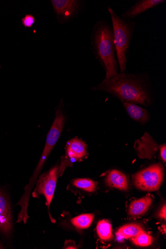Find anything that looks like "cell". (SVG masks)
I'll list each match as a JSON object with an SVG mask.
<instances>
[{
    "instance_id": "cell-19",
    "label": "cell",
    "mask_w": 166,
    "mask_h": 249,
    "mask_svg": "<svg viewBox=\"0 0 166 249\" xmlns=\"http://www.w3.org/2000/svg\"><path fill=\"white\" fill-rule=\"evenodd\" d=\"M132 242L137 246L146 247L150 245L153 241L151 236L142 231L132 239Z\"/></svg>"
},
{
    "instance_id": "cell-14",
    "label": "cell",
    "mask_w": 166,
    "mask_h": 249,
    "mask_svg": "<svg viewBox=\"0 0 166 249\" xmlns=\"http://www.w3.org/2000/svg\"><path fill=\"white\" fill-rule=\"evenodd\" d=\"M152 203V198L149 196L135 200L130 203L129 214L132 216L143 215L149 210Z\"/></svg>"
},
{
    "instance_id": "cell-18",
    "label": "cell",
    "mask_w": 166,
    "mask_h": 249,
    "mask_svg": "<svg viewBox=\"0 0 166 249\" xmlns=\"http://www.w3.org/2000/svg\"><path fill=\"white\" fill-rule=\"evenodd\" d=\"M73 185L77 188L90 193H92L96 189V183L89 178L76 179L74 180Z\"/></svg>"
},
{
    "instance_id": "cell-15",
    "label": "cell",
    "mask_w": 166,
    "mask_h": 249,
    "mask_svg": "<svg viewBox=\"0 0 166 249\" xmlns=\"http://www.w3.org/2000/svg\"><path fill=\"white\" fill-rule=\"evenodd\" d=\"M142 231L144 230L140 225L129 224L124 225L118 230L116 235L118 238L129 239L134 237Z\"/></svg>"
},
{
    "instance_id": "cell-3",
    "label": "cell",
    "mask_w": 166,
    "mask_h": 249,
    "mask_svg": "<svg viewBox=\"0 0 166 249\" xmlns=\"http://www.w3.org/2000/svg\"><path fill=\"white\" fill-rule=\"evenodd\" d=\"M108 10L112 21L116 57L121 73H123L127 68L128 53L135 32L136 21L118 16L110 7Z\"/></svg>"
},
{
    "instance_id": "cell-21",
    "label": "cell",
    "mask_w": 166,
    "mask_h": 249,
    "mask_svg": "<svg viewBox=\"0 0 166 249\" xmlns=\"http://www.w3.org/2000/svg\"><path fill=\"white\" fill-rule=\"evenodd\" d=\"M160 154L162 158V160L164 163L166 162V144L162 145L160 147Z\"/></svg>"
},
{
    "instance_id": "cell-13",
    "label": "cell",
    "mask_w": 166,
    "mask_h": 249,
    "mask_svg": "<svg viewBox=\"0 0 166 249\" xmlns=\"http://www.w3.org/2000/svg\"><path fill=\"white\" fill-rule=\"evenodd\" d=\"M123 106L129 117L142 124H146L150 119L148 111L136 104L123 103Z\"/></svg>"
},
{
    "instance_id": "cell-24",
    "label": "cell",
    "mask_w": 166,
    "mask_h": 249,
    "mask_svg": "<svg viewBox=\"0 0 166 249\" xmlns=\"http://www.w3.org/2000/svg\"><path fill=\"white\" fill-rule=\"evenodd\" d=\"M4 249V246L2 245V243L0 242V249Z\"/></svg>"
},
{
    "instance_id": "cell-12",
    "label": "cell",
    "mask_w": 166,
    "mask_h": 249,
    "mask_svg": "<svg viewBox=\"0 0 166 249\" xmlns=\"http://www.w3.org/2000/svg\"><path fill=\"white\" fill-rule=\"evenodd\" d=\"M106 183L108 186L122 191L129 189L128 180L126 176L120 171L111 170L107 175Z\"/></svg>"
},
{
    "instance_id": "cell-23",
    "label": "cell",
    "mask_w": 166,
    "mask_h": 249,
    "mask_svg": "<svg viewBox=\"0 0 166 249\" xmlns=\"http://www.w3.org/2000/svg\"><path fill=\"white\" fill-rule=\"evenodd\" d=\"M67 243H65V249H77L76 246H75V243L71 245L72 243V241H68L66 242Z\"/></svg>"
},
{
    "instance_id": "cell-1",
    "label": "cell",
    "mask_w": 166,
    "mask_h": 249,
    "mask_svg": "<svg viewBox=\"0 0 166 249\" xmlns=\"http://www.w3.org/2000/svg\"><path fill=\"white\" fill-rule=\"evenodd\" d=\"M145 77L125 72L118 73L109 79H105L92 89L109 93L122 103L148 107L151 106L153 101Z\"/></svg>"
},
{
    "instance_id": "cell-16",
    "label": "cell",
    "mask_w": 166,
    "mask_h": 249,
    "mask_svg": "<svg viewBox=\"0 0 166 249\" xmlns=\"http://www.w3.org/2000/svg\"><path fill=\"white\" fill-rule=\"evenodd\" d=\"M97 231L99 237L103 241H110L112 238L111 225L107 220H102L98 222Z\"/></svg>"
},
{
    "instance_id": "cell-17",
    "label": "cell",
    "mask_w": 166,
    "mask_h": 249,
    "mask_svg": "<svg viewBox=\"0 0 166 249\" xmlns=\"http://www.w3.org/2000/svg\"><path fill=\"white\" fill-rule=\"evenodd\" d=\"M94 216L92 213L83 214L71 219V223L78 229H86L92 224Z\"/></svg>"
},
{
    "instance_id": "cell-5",
    "label": "cell",
    "mask_w": 166,
    "mask_h": 249,
    "mask_svg": "<svg viewBox=\"0 0 166 249\" xmlns=\"http://www.w3.org/2000/svg\"><path fill=\"white\" fill-rule=\"evenodd\" d=\"M134 186L146 191L159 190L164 179V168L161 163L151 165L132 176Z\"/></svg>"
},
{
    "instance_id": "cell-6",
    "label": "cell",
    "mask_w": 166,
    "mask_h": 249,
    "mask_svg": "<svg viewBox=\"0 0 166 249\" xmlns=\"http://www.w3.org/2000/svg\"><path fill=\"white\" fill-rule=\"evenodd\" d=\"M59 167L53 168L48 172L41 175L37 180L36 187L33 193L34 197L43 195L46 200V206L50 209L56 186Z\"/></svg>"
},
{
    "instance_id": "cell-11",
    "label": "cell",
    "mask_w": 166,
    "mask_h": 249,
    "mask_svg": "<svg viewBox=\"0 0 166 249\" xmlns=\"http://www.w3.org/2000/svg\"><path fill=\"white\" fill-rule=\"evenodd\" d=\"M66 153L71 160H82L87 155V145L81 140L75 138L67 142Z\"/></svg>"
},
{
    "instance_id": "cell-4",
    "label": "cell",
    "mask_w": 166,
    "mask_h": 249,
    "mask_svg": "<svg viewBox=\"0 0 166 249\" xmlns=\"http://www.w3.org/2000/svg\"><path fill=\"white\" fill-rule=\"evenodd\" d=\"M65 117L61 108H59L55 114V118L47 134L45 144L41 157L37 167L34 171L30 181L35 183L37 178L40 172L44 163L49 157L50 154L57 143L62 131L65 124Z\"/></svg>"
},
{
    "instance_id": "cell-9",
    "label": "cell",
    "mask_w": 166,
    "mask_h": 249,
    "mask_svg": "<svg viewBox=\"0 0 166 249\" xmlns=\"http://www.w3.org/2000/svg\"><path fill=\"white\" fill-rule=\"evenodd\" d=\"M158 147V144L147 132L140 140H137L134 145L135 150L141 159L151 160Z\"/></svg>"
},
{
    "instance_id": "cell-22",
    "label": "cell",
    "mask_w": 166,
    "mask_h": 249,
    "mask_svg": "<svg viewBox=\"0 0 166 249\" xmlns=\"http://www.w3.org/2000/svg\"><path fill=\"white\" fill-rule=\"evenodd\" d=\"M159 216L161 218H164L165 220L166 219V206L165 205L164 207L160 210L159 214Z\"/></svg>"
},
{
    "instance_id": "cell-10",
    "label": "cell",
    "mask_w": 166,
    "mask_h": 249,
    "mask_svg": "<svg viewBox=\"0 0 166 249\" xmlns=\"http://www.w3.org/2000/svg\"><path fill=\"white\" fill-rule=\"evenodd\" d=\"M166 2L165 0H139L128 10L121 15V18L131 20L137 16L154 8Z\"/></svg>"
},
{
    "instance_id": "cell-8",
    "label": "cell",
    "mask_w": 166,
    "mask_h": 249,
    "mask_svg": "<svg viewBox=\"0 0 166 249\" xmlns=\"http://www.w3.org/2000/svg\"><path fill=\"white\" fill-rule=\"evenodd\" d=\"M12 212L8 197L0 189V232L7 237L12 232Z\"/></svg>"
},
{
    "instance_id": "cell-20",
    "label": "cell",
    "mask_w": 166,
    "mask_h": 249,
    "mask_svg": "<svg viewBox=\"0 0 166 249\" xmlns=\"http://www.w3.org/2000/svg\"><path fill=\"white\" fill-rule=\"evenodd\" d=\"M22 23L25 27L31 28L34 25L36 19L32 14H27L22 19Z\"/></svg>"
},
{
    "instance_id": "cell-7",
    "label": "cell",
    "mask_w": 166,
    "mask_h": 249,
    "mask_svg": "<svg viewBox=\"0 0 166 249\" xmlns=\"http://www.w3.org/2000/svg\"><path fill=\"white\" fill-rule=\"evenodd\" d=\"M51 2L61 24L76 16L81 6V1L77 0H52Z\"/></svg>"
},
{
    "instance_id": "cell-2",
    "label": "cell",
    "mask_w": 166,
    "mask_h": 249,
    "mask_svg": "<svg viewBox=\"0 0 166 249\" xmlns=\"http://www.w3.org/2000/svg\"><path fill=\"white\" fill-rule=\"evenodd\" d=\"M91 39L93 53L105 71V79L117 74L118 64L112 25L106 20H100L92 28Z\"/></svg>"
}]
</instances>
